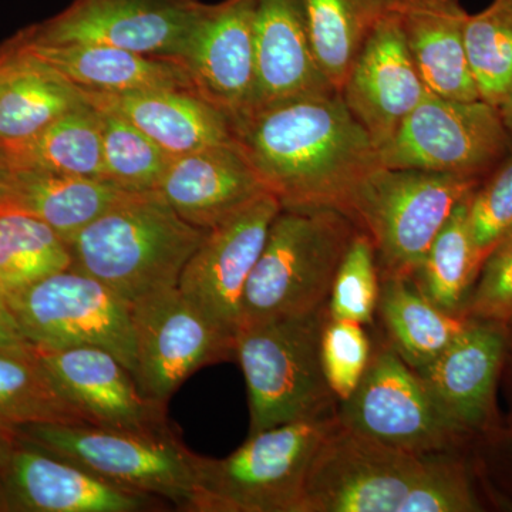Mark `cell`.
<instances>
[{
  "instance_id": "obj_43",
  "label": "cell",
  "mask_w": 512,
  "mask_h": 512,
  "mask_svg": "<svg viewBox=\"0 0 512 512\" xmlns=\"http://www.w3.org/2000/svg\"><path fill=\"white\" fill-rule=\"evenodd\" d=\"M508 326H510V328H512V319L510 320V322H508Z\"/></svg>"
},
{
  "instance_id": "obj_15",
  "label": "cell",
  "mask_w": 512,
  "mask_h": 512,
  "mask_svg": "<svg viewBox=\"0 0 512 512\" xmlns=\"http://www.w3.org/2000/svg\"><path fill=\"white\" fill-rule=\"evenodd\" d=\"M164 504L107 483L18 437L0 443V511L141 512Z\"/></svg>"
},
{
  "instance_id": "obj_17",
  "label": "cell",
  "mask_w": 512,
  "mask_h": 512,
  "mask_svg": "<svg viewBox=\"0 0 512 512\" xmlns=\"http://www.w3.org/2000/svg\"><path fill=\"white\" fill-rule=\"evenodd\" d=\"M339 94L377 150L392 140L407 116L429 96L404 43L396 10L367 37Z\"/></svg>"
},
{
  "instance_id": "obj_14",
  "label": "cell",
  "mask_w": 512,
  "mask_h": 512,
  "mask_svg": "<svg viewBox=\"0 0 512 512\" xmlns=\"http://www.w3.org/2000/svg\"><path fill=\"white\" fill-rule=\"evenodd\" d=\"M281 204L271 192L207 229L188 259L178 289L221 332L235 340L242 295Z\"/></svg>"
},
{
  "instance_id": "obj_42",
  "label": "cell",
  "mask_w": 512,
  "mask_h": 512,
  "mask_svg": "<svg viewBox=\"0 0 512 512\" xmlns=\"http://www.w3.org/2000/svg\"><path fill=\"white\" fill-rule=\"evenodd\" d=\"M498 110H500L505 126H507L508 130L512 133V92L510 93V96L505 99L504 103L498 107Z\"/></svg>"
},
{
  "instance_id": "obj_6",
  "label": "cell",
  "mask_w": 512,
  "mask_h": 512,
  "mask_svg": "<svg viewBox=\"0 0 512 512\" xmlns=\"http://www.w3.org/2000/svg\"><path fill=\"white\" fill-rule=\"evenodd\" d=\"M338 413L248 436L224 458L195 457L194 512H301L309 470Z\"/></svg>"
},
{
  "instance_id": "obj_1",
  "label": "cell",
  "mask_w": 512,
  "mask_h": 512,
  "mask_svg": "<svg viewBox=\"0 0 512 512\" xmlns=\"http://www.w3.org/2000/svg\"><path fill=\"white\" fill-rule=\"evenodd\" d=\"M235 143L281 208H333L379 168V150L339 93L279 101L234 120Z\"/></svg>"
},
{
  "instance_id": "obj_32",
  "label": "cell",
  "mask_w": 512,
  "mask_h": 512,
  "mask_svg": "<svg viewBox=\"0 0 512 512\" xmlns=\"http://www.w3.org/2000/svg\"><path fill=\"white\" fill-rule=\"evenodd\" d=\"M72 268L69 245L39 218L0 212V295Z\"/></svg>"
},
{
  "instance_id": "obj_27",
  "label": "cell",
  "mask_w": 512,
  "mask_h": 512,
  "mask_svg": "<svg viewBox=\"0 0 512 512\" xmlns=\"http://www.w3.org/2000/svg\"><path fill=\"white\" fill-rule=\"evenodd\" d=\"M126 194L100 178L16 168L9 211L39 218L69 244Z\"/></svg>"
},
{
  "instance_id": "obj_44",
  "label": "cell",
  "mask_w": 512,
  "mask_h": 512,
  "mask_svg": "<svg viewBox=\"0 0 512 512\" xmlns=\"http://www.w3.org/2000/svg\"><path fill=\"white\" fill-rule=\"evenodd\" d=\"M511 336H512V328H511ZM511 343H512V338H511Z\"/></svg>"
},
{
  "instance_id": "obj_7",
  "label": "cell",
  "mask_w": 512,
  "mask_h": 512,
  "mask_svg": "<svg viewBox=\"0 0 512 512\" xmlns=\"http://www.w3.org/2000/svg\"><path fill=\"white\" fill-rule=\"evenodd\" d=\"M18 439L107 483L194 512L195 457L173 430L128 431L94 424L32 423Z\"/></svg>"
},
{
  "instance_id": "obj_2",
  "label": "cell",
  "mask_w": 512,
  "mask_h": 512,
  "mask_svg": "<svg viewBox=\"0 0 512 512\" xmlns=\"http://www.w3.org/2000/svg\"><path fill=\"white\" fill-rule=\"evenodd\" d=\"M460 451L413 453L336 424L320 446L301 512L481 511Z\"/></svg>"
},
{
  "instance_id": "obj_31",
  "label": "cell",
  "mask_w": 512,
  "mask_h": 512,
  "mask_svg": "<svg viewBox=\"0 0 512 512\" xmlns=\"http://www.w3.org/2000/svg\"><path fill=\"white\" fill-rule=\"evenodd\" d=\"M471 195L457 205L412 276L434 305L460 315L484 264L471 235Z\"/></svg>"
},
{
  "instance_id": "obj_37",
  "label": "cell",
  "mask_w": 512,
  "mask_h": 512,
  "mask_svg": "<svg viewBox=\"0 0 512 512\" xmlns=\"http://www.w3.org/2000/svg\"><path fill=\"white\" fill-rule=\"evenodd\" d=\"M468 218L474 244L485 261L512 234V148L493 177L471 195Z\"/></svg>"
},
{
  "instance_id": "obj_35",
  "label": "cell",
  "mask_w": 512,
  "mask_h": 512,
  "mask_svg": "<svg viewBox=\"0 0 512 512\" xmlns=\"http://www.w3.org/2000/svg\"><path fill=\"white\" fill-rule=\"evenodd\" d=\"M380 271L375 245L357 229L333 279L328 301L329 318L373 325L380 298Z\"/></svg>"
},
{
  "instance_id": "obj_4",
  "label": "cell",
  "mask_w": 512,
  "mask_h": 512,
  "mask_svg": "<svg viewBox=\"0 0 512 512\" xmlns=\"http://www.w3.org/2000/svg\"><path fill=\"white\" fill-rule=\"evenodd\" d=\"M357 229L333 208H281L245 286L238 328L326 308Z\"/></svg>"
},
{
  "instance_id": "obj_38",
  "label": "cell",
  "mask_w": 512,
  "mask_h": 512,
  "mask_svg": "<svg viewBox=\"0 0 512 512\" xmlns=\"http://www.w3.org/2000/svg\"><path fill=\"white\" fill-rule=\"evenodd\" d=\"M463 315L505 325L512 319V234L504 238L485 259Z\"/></svg>"
},
{
  "instance_id": "obj_33",
  "label": "cell",
  "mask_w": 512,
  "mask_h": 512,
  "mask_svg": "<svg viewBox=\"0 0 512 512\" xmlns=\"http://www.w3.org/2000/svg\"><path fill=\"white\" fill-rule=\"evenodd\" d=\"M464 39L480 99L498 109L512 92V0L468 15Z\"/></svg>"
},
{
  "instance_id": "obj_9",
  "label": "cell",
  "mask_w": 512,
  "mask_h": 512,
  "mask_svg": "<svg viewBox=\"0 0 512 512\" xmlns=\"http://www.w3.org/2000/svg\"><path fill=\"white\" fill-rule=\"evenodd\" d=\"M3 298L33 349L96 346L113 353L133 375L130 303L93 276L70 268Z\"/></svg>"
},
{
  "instance_id": "obj_26",
  "label": "cell",
  "mask_w": 512,
  "mask_h": 512,
  "mask_svg": "<svg viewBox=\"0 0 512 512\" xmlns=\"http://www.w3.org/2000/svg\"><path fill=\"white\" fill-rule=\"evenodd\" d=\"M380 279L377 315L386 329L387 342L407 365L420 372L463 332L470 318L434 305L412 276Z\"/></svg>"
},
{
  "instance_id": "obj_30",
  "label": "cell",
  "mask_w": 512,
  "mask_h": 512,
  "mask_svg": "<svg viewBox=\"0 0 512 512\" xmlns=\"http://www.w3.org/2000/svg\"><path fill=\"white\" fill-rule=\"evenodd\" d=\"M32 423L87 421L64 399L33 350L0 353V443L15 440L20 427Z\"/></svg>"
},
{
  "instance_id": "obj_34",
  "label": "cell",
  "mask_w": 512,
  "mask_h": 512,
  "mask_svg": "<svg viewBox=\"0 0 512 512\" xmlns=\"http://www.w3.org/2000/svg\"><path fill=\"white\" fill-rule=\"evenodd\" d=\"M100 114L104 180L121 191H157L173 157L130 121L106 110Z\"/></svg>"
},
{
  "instance_id": "obj_41",
  "label": "cell",
  "mask_w": 512,
  "mask_h": 512,
  "mask_svg": "<svg viewBox=\"0 0 512 512\" xmlns=\"http://www.w3.org/2000/svg\"><path fill=\"white\" fill-rule=\"evenodd\" d=\"M16 167L8 151L0 146V212L10 210L13 188H15Z\"/></svg>"
},
{
  "instance_id": "obj_39",
  "label": "cell",
  "mask_w": 512,
  "mask_h": 512,
  "mask_svg": "<svg viewBox=\"0 0 512 512\" xmlns=\"http://www.w3.org/2000/svg\"><path fill=\"white\" fill-rule=\"evenodd\" d=\"M483 470L490 483H495L503 497L512 500V429L488 436Z\"/></svg>"
},
{
  "instance_id": "obj_24",
  "label": "cell",
  "mask_w": 512,
  "mask_h": 512,
  "mask_svg": "<svg viewBox=\"0 0 512 512\" xmlns=\"http://www.w3.org/2000/svg\"><path fill=\"white\" fill-rule=\"evenodd\" d=\"M86 97L16 35L0 47V146L23 143Z\"/></svg>"
},
{
  "instance_id": "obj_8",
  "label": "cell",
  "mask_w": 512,
  "mask_h": 512,
  "mask_svg": "<svg viewBox=\"0 0 512 512\" xmlns=\"http://www.w3.org/2000/svg\"><path fill=\"white\" fill-rule=\"evenodd\" d=\"M480 178L380 165L357 188L349 218L375 245L380 278L413 276L434 238Z\"/></svg>"
},
{
  "instance_id": "obj_21",
  "label": "cell",
  "mask_w": 512,
  "mask_h": 512,
  "mask_svg": "<svg viewBox=\"0 0 512 512\" xmlns=\"http://www.w3.org/2000/svg\"><path fill=\"white\" fill-rule=\"evenodd\" d=\"M158 192L188 224L211 229L266 188L237 143L173 157Z\"/></svg>"
},
{
  "instance_id": "obj_23",
  "label": "cell",
  "mask_w": 512,
  "mask_h": 512,
  "mask_svg": "<svg viewBox=\"0 0 512 512\" xmlns=\"http://www.w3.org/2000/svg\"><path fill=\"white\" fill-rule=\"evenodd\" d=\"M396 12L404 43L430 93L480 99L464 39L470 13L461 0H400Z\"/></svg>"
},
{
  "instance_id": "obj_40",
  "label": "cell",
  "mask_w": 512,
  "mask_h": 512,
  "mask_svg": "<svg viewBox=\"0 0 512 512\" xmlns=\"http://www.w3.org/2000/svg\"><path fill=\"white\" fill-rule=\"evenodd\" d=\"M32 350V345L20 332L18 323L10 313L5 298L0 295V353H28Z\"/></svg>"
},
{
  "instance_id": "obj_18",
  "label": "cell",
  "mask_w": 512,
  "mask_h": 512,
  "mask_svg": "<svg viewBox=\"0 0 512 512\" xmlns=\"http://www.w3.org/2000/svg\"><path fill=\"white\" fill-rule=\"evenodd\" d=\"M175 60L200 96L232 120L245 113L255 83L254 0L205 3Z\"/></svg>"
},
{
  "instance_id": "obj_36",
  "label": "cell",
  "mask_w": 512,
  "mask_h": 512,
  "mask_svg": "<svg viewBox=\"0 0 512 512\" xmlns=\"http://www.w3.org/2000/svg\"><path fill=\"white\" fill-rule=\"evenodd\" d=\"M372 353L365 326L328 316L320 336V359L330 390L339 403L349 399L359 386Z\"/></svg>"
},
{
  "instance_id": "obj_22",
  "label": "cell",
  "mask_w": 512,
  "mask_h": 512,
  "mask_svg": "<svg viewBox=\"0 0 512 512\" xmlns=\"http://www.w3.org/2000/svg\"><path fill=\"white\" fill-rule=\"evenodd\" d=\"M83 94L97 109L130 121L171 157L235 143L231 116L195 90Z\"/></svg>"
},
{
  "instance_id": "obj_19",
  "label": "cell",
  "mask_w": 512,
  "mask_h": 512,
  "mask_svg": "<svg viewBox=\"0 0 512 512\" xmlns=\"http://www.w3.org/2000/svg\"><path fill=\"white\" fill-rule=\"evenodd\" d=\"M507 326L470 318L447 349L419 372L440 409L471 437L490 431L495 386L510 343Z\"/></svg>"
},
{
  "instance_id": "obj_28",
  "label": "cell",
  "mask_w": 512,
  "mask_h": 512,
  "mask_svg": "<svg viewBox=\"0 0 512 512\" xmlns=\"http://www.w3.org/2000/svg\"><path fill=\"white\" fill-rule=\"evenodd\" d=\"M5 148L16 168L104 180L101 114L87 100L35 137Z\"/></svg>"
},
{
  "instance_id": "obj_10",
  "label": "cell",
  "mask_w": 512,
  "mask_h": 512,
  "mask_svg": "<svg viewBox=\"0 0 512 512\" xmlns=\"http://www.w3.org/2000/svg\"><path fill=\"white\" fill-rule=\"evenodd\" d=\"M338 419L346 429L413 453H456L471 439L389 342L373 350L359 386L339 403Z\"/></svg>"
},
{
  "instance_id": "obj_16",
  "label": "cell",
  "mask_w": 512,
  "mask_h": 512,
  "mask_svg": "<svg viewBox=\"0 0 512 512\" xmlns=\"http://www.w3.org/2000/svg\"><path fill=\"white\" fill-rule=\"evenodd\" d=\"M33 352L87 423L141 433L170 429L167 406L143 396L130 370L109 350L74 346Z\"/></svg>"
},
{
  "instance_id": "obj_13",
  "label": "cell",
  "mask_w": 512,
  "mask_h": 512,
  "mask_svg": "<svg viewBox=\"0 0 512 512\" xmlns=\"http://www.w3.org/2000/svg\"><path fill=\"white\" fill-rule=\"evenodd\" d=\"M204 6L202 0H73L20 33L37 45H104L175 60Z\"/></svg>"
},
{
  "instance_id": "obj_20",
  "label": "cell",
  "mask_w": 512,
  "mask_h": 512,
  "mask_svg": "<svg viewBox=\"0 0 512 512\" xmlns=\"http://www.w3.org/2000/svg\"><path fill=\"white\" fill-rule=\"evenodd\" d=\"M255 83L249 110L339 93L316 59L299 0H254Z\"/></svg>"
},
{
  "instance_id": "obj_3",
  "label": "cell",
  "mask_w": 512,
  "mask_h": 512,
  "mask_svg": "<svg viewBox=\"0 0 512 512\" xmlns=\"http://www.w3.org/2000/svg\"><path fill=\"white\" fill-rule=\"evenodd\" d=\"M205 232L184 221L160 192H127L67 245L74 271L133 303L178 286Z\"/></svg>"
},
{
  "instance_id": "obj_29",
  "label": "cell",
  "mask_w": 512,
  "mask_h": 512,
  "mask_svg": "<svg viewBox=\"0 0 512 512\" xmlns=\"http://www.w3.org/2000/svg\"><path fill=\"white\" fill-rule=\"evenodd\" d=\"M316 59L335 89H342L377 23L400 0H299Z\"/></svg>"
},
{
  "instance_id": "obj_5",
  "label": "cell",
  "mask_w": 512,
  "mask_h": 512,
  "mask_svg": "<svg viewBox=\"0 0 512 512\" xmlns=\"http://www.w3.org/2000/svg\"><path fill=\"white\" fill-rule=\"evenodd\" d=\"M328 306L309 315L286 316L239 326L238 359L247 382L249 436L338 413L320 359V336Z\"/></svg>"
},
{
  "instance_id": "obj_12",
  "label": "cell",
  "mask_w": 512,
  "mask_h": 512,
  "mask_svg": "<svg viewBox=\"0 0 512 512\" xmlns=\"http://www.w3.org/2000/svg\"><path fill=\"white\" fill-rule=\"evenodd\" d=\"M134 382L147 399L165 404L201 367L235 357V340L221 332L178 286L130 303Z\"/></svg>"
},
{
  "instance_id": "obj_25",
  "label": "cell",
  "mask_w": 512,
  "mask_h": 512,
  "mask_svg": "<svg viewBox=\"0 0 512 512\" xmlns=\"http://www.w3.org/2000/svg\"><path fill=\"white\" fill-rule=\"evenodd\" d=\"M18 36L33 55L83 92L194 90L183 64L174 59L104 45H37Z\"/></svg>"
},
{
  "instance_id": "obj_11",
  "label": "cell",
  "mask_w": 512,
  "mask_h": 512,
  "mask_svg": "<svg viewBox=\"0 0 512 512\" xmlns=\"http://www.w3.org/2000/svg\"><path fill=\"white\" fill-rule=\"evenodd\" d=\"M511 148V131L497 107L430 93L380 148L379 158L387 168L481 178Z\"/></svg>"
}]
</instances>
